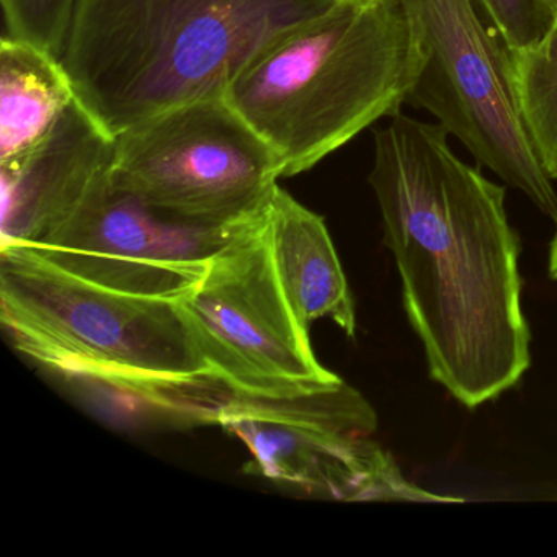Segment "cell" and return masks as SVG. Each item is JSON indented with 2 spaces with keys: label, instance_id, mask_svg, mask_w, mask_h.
Listing matches in <instances>:
<instances>
[{
  "label": "cell",
  "instance_id": "6da1fadb",
  "mask_svg": "<svg viewBox=\"0 0 557 557\" xmlns=\"http://www.w3.org/2000/svg\"><path fill=\"white\" fill-rule=\"evenodd\" d=\"M448 138L438 123L397 113L374 133L368 182L430 376L475 409L520 383L531 335L505 188Z\"/></svg>",
  "mask_w": 557,
  "mask_h": 557
},
{
  "label": "cell",
  "instance_id": "7a4b0ae2",
  "mask_svg": "<svg viewBox=\"0 0 557 557\" xmlns=\"http://www.w3.org/2000/svg\"><path fill=\"white\" fill-rule=\"evenodd\" d=\"M0 318L18 351L158 419L216 423L231 391L201 357L175 299L116 292L0 247Z\"/></svg>",
  "mask_w": 557,
  "mask_h": 557
},
{
  "label": "cell",
  "instance_id": "3957f363",
  "mask_svg": "<svg viewBox=\"0 0 557 557\" xmlns=\"http://www.w3.org/2000/svg\"><path fill=\"white\" fill-rule=\"evenodd\" d=\"M344 0H79L61 64L119 136L175 107L221 99L286 35Z\"/></svg>",
  "mask_w": 557,
  "mask_h": 557
},
{
  "label": "cell",
  "instance_id": "277c9868",
  "mask_svg": "<svg viewBox=\"0 0 557 557\" xmlns=\"http://www.w3.org/2000/svg\"><path fill=\"white\" fill-rule=\"evenodd\" d=\"M420 61L399 0H344L273 45L224 99L295 177L400 113Z\"/></svg>",
  "mask_w": 557,
  "mask_h": 557
},
{
  "label": "cell",
  "instance_id": "5b68a950",
  "mask_svg": "<svg viewBox=\"0 0 557 557\" xmlns=\"http://www.w3.org/2000/svg\"><path fill=\"white\" fill-rule=\"evenodd\" d=\"M419 40L407 103L425 110L481 168L557 224V191L521 112L511 48L478 0H399Z\"/></svg>",
  "mask_w": 557,
  "mask_h": 557
},
{
  "label": "cell",
  "instance_id": "8992f818",
  "mask_svg": "<svg viewBox=\"0 0 557 557\" xmlns=\"http://www.w3.org/2000/svg\"><path fill=\"white\" fill-rule=\"evenodd\" d=\"M112 178L171 220L236 230L265 213L283 177L272 148L221 97L175 107L120 133Z\"/></svg>",
  "mask_w": 557,
  "mask_h": 557
},
{
  "label": "cell",
  "instance_id": "52a82bcc",
  "mask_svg": "<svg viewBox=\"0 0 557 557\" xmlns=\"http://www.w3.org/2000/svg\"><path fill=\"white\" fill-rule=\"evenodd\" d=\"M175 301L201 357L233 394L296 396L342 381L315 357L309 329L283 292L267 210L240 227Z\"/></svg>",
  "mask_w": 557,
  "mask_h": 557
},
{
  "label": "cell",
  "instance_id": "ba28073f",
  "mask_svg": "<svg viewBox=\"0 0 557 557\" xmlns=\"http://www.w3.org/2000/svg\"><path fill=\"white\" fill-rule=\"evenodd\" d=\"M216 425L252 453L259 474L344 502L455 504L410 482L376 442L373 406L350 384L286 397L231 394Z\"/></svg>",
  "mask_w": 557,
  "mask_h": 557
},
{
  "label": "cell",
  "instance_id": "9c48e42d",
  "mask_svg": "<svg viewBox=\"0 0 557 557\" xmlns=\"http://www.w3.org/2000/svg\"><path fill=\"white\" fill-rule=\"evenodd\" d=\"M240 227L211 230L171 220L116 187L110 171L64 213L15 244L87 282L177 299Z\"/></svg>",
  "mask_w": 557,
  "mask_h": 557
},
{
  "label": "cell",
  "instance_id": "30bf717a",
  "mask_svg": "<svg viewBox=\"0 0 557 557\" xmlns=\"http://www.w3.org/2000/svg\"><path fill=\"white\" fill-rule=\"evenodd\" d=\"M115 136L79 102L24 154L0 162L2 243H24L112 171Z\"/></svg>",
  "mask_w": 557,
  "mask_h": 557
},
{
  "label": "cell",
  "instance_id": "8fae6325",
  "mask_svg": "<svg viewBox=\"0 0 557 557\" xmlns=\"http://www.w3.org/2000/svg\"><path fill=\"white\" fill-rule=\"evenodd\" d=\"M270 249L283 292L302 325L322 318L355 337L357 314L324 218L276 187L267 207Z\"/></svg>",
  "mask_w": 557,
  "mask_h": 557
},
{
  "label": "cell",
  "instance_id": "7c38bea8",
  "mask_svg": "<svg viewBox=\"0 0 557 557\" xmlns=\"http://www.w3.org/2000/svg\"><path fill=\"white\" fill-rule=\"evenodd\" d=\"M76 99L63 64L45 51L0 40V162L34 148Z\"/></svg>",
  "mask_w": 557,
  "mask_h": 557
},
{
  "label": "cell",
  "instance_id": "4fadbf2b",
  "mask_svg": "<svg viewBox=\"0 0 557 557\" xmlns=\"http://www.w3.org/2000/svg\"><path fill=\"white\" fill-rule=\"evenodd\" d=\"M521 112L547 175L557 182V14L533 47L511 50Z\"/></svg>",
  "mask_w": 557,
  "mask_h": 557
},
{
  "label": "cell",
  "instance_id": "5bb4252c",
  "mask_svg": "<svg viewBox=\"0 0 557 557\" xmlns=\"http://www.w3.org/2000/svg\"><path fill=\"white\" fill-rule=\"evenodd\" d=\"M79 0H0L4 37L24 41L61 61Z\"/></svg>",
  "mask_w": 557,
  "mask_h": 557
},
{
  "label": "cell",
  "instance_id": "9a60e30c",
  "mask_svg": "<svg viewBox=\"0 0 557 557\" xmlns=\"http://www.w3.org/2000/svg\"><path fill=\"white\" fill-rule=\"evenodd\" d=\"M487 21L511 50L533 47L556 18L553 0H478Z\"/></svg>",
  "mask_w": 557,
  "mask_h": 557
},
{
  "label": "cell",
  "instance_id": "2e32d148",
  "mask_svg": "<svg viewBox=\"0 0 557 557\" xmlns=\"http://www.w3.org/2000/svg\"><path fill=\"white\" fill-rule=\"evenodd\" d=\"M549 276L557 283V233L549 247Z\"/></svg>",
  "mask_w": 557,
  "mask_h": 557
},
{
  "label": "cell",
  "instance_id": "e0dca14e",
  "mask_svg": "<svg viewBox=\"0 0 557 557\" xmlns=\"http://www.w3.org/2000/svg\"><path fill=\"white\" fill-rule=\"evenodd\" d=\"M553 2H554V5H556V8H557V0H553Z\"/></svg>",
  "mask_w": 557,
  "mask_h": 557
}]
</instances>
